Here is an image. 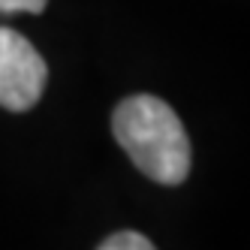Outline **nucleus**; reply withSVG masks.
<instances>
[{"mask_svg":"<svg viewBox=\"0 0 250 250\" xmlns=\"http://www.w3.org/2000/svg\"><path fill=\"white\" fill-rule=\"evenodd\" d=\"M112 133L133 166L157 184H181L190 172V139L181 118L157 97H130L112 115Z\"/></svg>","mask_w":250,"mask_h":250,"instance_id":"nucleus-1","label":"nucleus"},{"mask_svg":"<svg viewBox=\"0 0 250 250\" xmlns=\"http://www.w3.org/2000/svg\"><path fill=\"white\" fill-rule=\"evenodd\" d=\"M48 66L21 33L0 27V105L27 112L45 91Z\"/></svg>","mask_w":250,"mask_h":250,"instance_id":"nucleus-2","label":"nucleus"},{"mask_svg":"<svg viewBox=\"0 0 250 250\" xmlns=\"http://www.w3.org/2000/svg\"><path fill=\"white\" fill-rule=\"evenodd\" d=\"M97 250H157V247L145 235H139V232H115Z\"/></svg>","mask_w":250,"mask_h":250,"instance_id":"nucleus-3","label":"nucleus"},{"mask_svg":"<svg viewBox=\"0 0 250 250\" xmlns=\"http://www.w3.org/2000/svg\"><path fill=\"white\" fill-rule=\"evenodd\" d=\"M48 0H0V12H42Z\"/></svg>","mask_w":250,"mask_h":250,"instance_id":"nucleus-4","label":"nucleus"}]
</instances>
